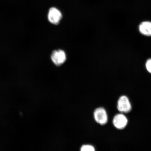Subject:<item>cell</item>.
I'll list each match as a JSON object with an SVG mask.
<instances>
[{"label": "cell", "mask_w": 151, "mask_h": 151, "mask_svg": "<svg viewBox=\"0 0 151 151\" xmlns=\"http://www.w3.org/2000/svg\"><path fill=\"white\" fill-rule=\"evenodd\" d=\"M94 117L96 122L101 125H105L108 121V116L105 109L102 107L96 109L94 112Z\"/></svg>", "instance_id": "cell-3"}, {"label": "cell", "mask_w": 151, "mask_h": 151, "mask_svg": "<svg viewBox=\"0 0 151 151\" xmlns=\"http://www.w3.org/2000/svg\"><path fill=\"white\" fill-rule=\"evenodd\" d=\"M146 68L147 70L151 73V59L147 61L146 63Z\"/></svg>", "instance_id": "cell-8"}, {"label": "cell", "mask_w": 151, "mask_h": 151, "mask_svg": "<svg viewBox=\"0 0 151 151\" xmlns=\"http://www.w3.org/2000/svg\"><path fill=\"white\" fill-rule=\"evenodd\" d=\"M95 150V148L93 146L89 145H83L81 148V151H94Z\"/></svg>", "instance_id": "cell-7"}, {"label": "cell", "mask_w": 151, "mask_h": 151, "mask_svg": "<svg viewBox=\"0 0 151 151\" xmlns=\"http://www.w3.org/2000/svg\"><path fill=\"white\" fill-rule=\"evenodd\" d=\"M62 17L61 11L55 7H52L48 11V19L50 23L58 25L60 23Z\"/></svg>", "instance_id": "cell-2"}, {"label": "cell", "mask_w": 151, "mask_h": 151, "mask_svg": "<svg viewBox=\"0 0 151 151\" xmlns=\"http://www.w3.org/2000/svg\"><path fill=\"white\" fill-rule=\"evenodd\" d=\"M139 30L143 35L150 36H151V22H142L139 26Z\"/></svg>", "instance_id": "cell-6"}, {"label": "cell", "mask_w": 151, "mask_h": 151, "mask_svg": "<svg viewBox=\"0 0 151 151\" xmlns=\"http://www.w3.org/2000/svg\"><path fill=\"white\" fill-rule=\"evenodd\" d=\"M117 108L122 113H128L131 110L132 106L129 99L126 96L121 97L118 102Z\"/></svg>", "instance_id": "cell-4"}, {"label": "cell", "mask_w": 151, "mask_h": 151, "mask_svg": "<svg viewBox=\"0 0 151 151\" xmlns=\"http://www.w3.org/2000/svg\"><path fill=\"white\" fill-rule=\"evenodd\" d=\"M51 58L55 65L60 66L65 63L67 60V56L63 50H55L51 55Z\"/></svg>", "instance_id": "cell-1"}, {"label": "cell", "mask_w": 151, "mask_h": 151, "mask_svg": "<svg viewBox=\"0 0 151 151\" xmlns=\"http://www.w3.org/2000/svg\"><path fill=\"white\" fill-rule=\"evenodd\" d=\"M113 123L114 127L119 129H123L128 123V120L125 116L122 114H116L113 119Z\"/></svg>", "instance_id": "cell-5"}]
</instances>
